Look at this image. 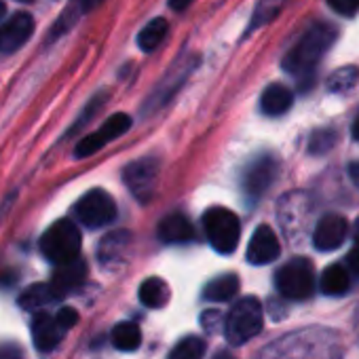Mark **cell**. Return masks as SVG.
Returning a JSON list of instances; mask_svg holds the SVG:
<instances>
[{"label": "cell", "mask_w": 359, "mask_h": 359, "mask_svg": "<svg viewBox=\"0 0 359 359\" xmlns=\"http://www.w3.org/2000/svg\"><path fill=\"white\" fill-rule=\"evenodd\" d=\"M336 28L332 24H315L311 26L300 41L290 49V53L283 57V68L290 74L304 76L315 70L319 60L327 53V49L336 41Z\"/></svg>", "instance_id": "obj_1"}, {"label": "cell", "mask_w": 359, "mask_h": 359, "mask_svg": "<svg viewBox=\"0 0 359 359\" xmlns=\"http://www.w3.org/2000/svg\"><path fill=\"white\" fill-rule=\"evenodd\" d=\"M81 243L83 239L79 226L70 220H57L41 237V252L49 262L62 266L79 260Z\"/></svg>", "instance_id": "obj_2"}, {"label": "cell", "mask_w": 359, "mask_h": 359, "mask_svg": "<svg viewBox=\"0 0 359 359\" xmlns=\"http://www.w3.org/2000/svg\"><path fill=\"white\" fill-rule=\"evenodd\" d=\"M262 321H264V313H262L260 300L254 296L241 298L226 315V321H224L226 340L235 346L245 344L248 340L260 334Z\"/></svg>", "instance_id": "obj_3"}, {"label": "cell", "mask_w": 359, "mask_h": 359, "mask_svg": "<svg viewBox=\"0 0 359 359\" xmlns=\"http://www.w3.org/2000/svg\"><path fill=\"white\" fill-rule=\"evenodd\" d=\"M203 226L212 248L220 254H233L239 245L241 224L239 218L226 208H210L203 214Z\"/></svg>", "instance_id": "obj_4"}, {"label": "cell", "mask_w": 359, "mask_h": 359, "mask_svg": "<svg viewBox=\"0 0 359 359\" xmlns=\"http://www.w3.org/2000/svg\"><path fill=\"white\" fill-rule=\"evenodd\" d=\"M275 285L283 298L290 300H304L313 294L315 275L313 264L304 258H294L283 264L275 275Z\"/></svg>", "instance_id": "obj_5"}, {"label": "cell", "mask_w": 359, "mask_h": 359, "mask_svg": "<svg viewBox=\"0 0 359 359\" xmlns=\"http://www.w3.org/2000/svg\"><path fill=\"white\" fill-rule=\"evenodd\" d=\"M74 214H76L79 222H83L87 229H100V226L114 222L116 203L106 191L93 189L76 201Z\"/></svg>", "instance_id": "obj_6"}, {"label": "cell", "mask_w": 359, "mask_h": 359, "mask_svg": "<svg viewBox=\"0 0 359 359\" xmlns=\"http://www.w3.org/2000/svg\"><path fill=\"white\" fill-rule=\"evenodd\" d=\"M156 175H158V161L152 156L133 161L123 171V180H125L127 189L142 203L150 201V197L154 193V184H156Z\"/></svg>", "instance_id": "obj_7"}, {"label": "cell", "mask_w": 359, "mask_h": 359, "mask_svg": "<svg viewBox=\"0 0 359 359\" xmlns=\"http://www.w3.org/2000/svg\"><path fill=\"white\" fill-rule=\"evenodd\" d=\"M129 127H131V116H129V114H123V112H116V114H112L95 133H89L87 137H83V140L79 142V146L74 148V154H76L79 158L91 156V154H95L97 150H102L108 142H112V140H116L118 135H123Z\"/></svg>", "instance_id": "obj_8"}, {"label": "cell", "mask_w": 359, "mask_h": 359, "mask_svg": "<svg viewBox=\"0 0 359 359\" xmlns=\"http://www.w3.org/2000/svg\"><path fill=\"white\" fill-rule=\"evenodd\" d=\"M275 177H277V161L273 156L256 158L243 173V191H245V195L250 199L262 197Z\"/></svg>", "instance_id": "obj_9"}, {"label": "cell", "mask_w": 359, "mask_h": 359, "mask_svg": "<svg viewBox=\"0 0 359 359\" xmlns=\"http://www.w3.org/2000/svg\"><path fill=\"white\" fill-rule=\"evenodd\" d=\"M346 233H348V224L342 216L338 214H327L323 216L317 226H315V233H313V245L319 250V252H332V250H338L344 239H346Z\"/></svg>", "instance_id": "obj_10"}, {"label": "cell", "mask_w": 359, "mask_h": 359, "mask_svg": "<svg viewBox=\"0 0 359 359\" xmlns=\"http://www.w3.org/2000/svg\"><path fill=\"white\" fill-rule=\"evenodd\" d=\"M34 32V18L30 13H15L0 26V53L18 51Z\"/></svg>", "instance_id": "obj_11"}, {"label": "cell", "mask_w": 359, "mask_h": 359, "mask_svg": "<svg viewBox=\"0 0 359 359\" xmlns=\"http://www.w3.org/2000/svg\"><path fill=\"white\" fill-rule=\"evenodd\" d=\"M279 254H281V245H279V239L273 233V229L266 226V224L258 226L256 233L250 239V245H248V260L252 264L262 266V264H269V262L277 260Z\"/></svg>", "instance_id": "obj_12"}, {"label": "cell", "mask_w": 359, "mask_h": 359, "mask_svg": "<svg viewBox=\"0 0 359 359\" xmlns=\"http://www.w3.org/2000/svg\"><path fill=\"white\" fill-rule=\"evenodd\" d=\"M64 334L66 332L57 325L55 317H51L49 313L41 311L32 317V340L41 353H51L60 344Z\"/></svg>", "instance_id": "obj_13"}, {"label": "cell", "mask_w": 359, "mask_h": 359, "mask_svg": "<svg viewBox=\"0 0 359 359\" xmlns=\"http://www.w3.org/2000/svg\"><path fill=\"white\" fill-rule=\"evenodd\" d=\"M85 277H87V264H85V260L79 258L74 262L57 266V271L53 273L49 285H51V290L55 292V296L60 300V298L68 296L72 290H76L85 281Z\"/></svg>", "instance_id": "obj_14"}, {"label": "cell", "mask_w": 359, "mask_h": 359, "mask_svg": "<svg viewBox=\"0 0 359 359\" xmlns=\"http://www.w3.org/2000/svg\"><path fill=\"white\" fill-rule=\"evenodd\" d=\"M158 239L163 243H189L195 237L193 224L182 214H171L165 216L158 224Z\"/></svg>", "instance_id": "obj_15"}, {"label": "cell", "mask_w": 359, "mask_h": 359, "mask_svg": "<svg viewBox=\"0 0 359 359\" xmlns=\"http://www.w3.org/2000/svg\"><path fill=\"white\" fill-rule=\"evenodd\" d=\"M292 102H294L292 91L285 85L275 83V85H269L264 89V93L260 97V108L269 116H281L292 108Z\"/></svg>", "instance_id": "obj_16"}, {"label": "cell", "mask_w": 359, "mask_h": 359, "mask_svg": "<svg viewBox=\"0 0 359 359\" xmlns=\"http://www.w3.org/2000/svg\"><path fill=\"white\" fill-rule=\"evenodd\" d=\"M237 292H239V277L233 275V273H224V275L214 277V279L205 285L203 298L210 300V302H226V300H231Z\"/></svg>", "instance_id": "obj_17"}, {"label": "cell", "mask_w": 359, "mask_h": 359, "mask_svg": "<svg viewBox=\"0 0 359 359\" xmlns=\"http://www.w3.org/2000/svg\"><path fill=\"white\" fill-rule=\"evenodd\" d=\"M129 233H125V231H118V233H110V235H106L104 237V241H102V245H100V260L104 262V264H116L121 258H123V254L127 252V248H129Z\"/></svg>", "instance_id": "obj_18"}, {"label": "cell", "mask_w": 359, "mask_h": 359, "mask_svg": "<svg viewBox=\"0 0 359 359\" xmlns=\"http://www.w3.org/2000/svg\"><path fill=\"white\" fill-rule=\"evenodd\" d=\"M140 300L148 309H161L169 300V285L158 277H150L140 285Z\"/></svg>", "instance_id": "obj_19"}, {"label": "cell", "mask_w": 359, "mask_h": 359, "mask_svg": "<svg viewBox=\"0 0 359 359\" xmlns=\"http://www.w3.org/2000/svg\"><path fill=\"white\" fill-rule=\"evenodd\" d=\"M55 300H57V296H55V292L51 290L49 283H34L28 290H24L20 294V298H18L20 306L26 309V311H36L41 306H47V304L55 302Z\"/></svg>", "instance_id": "obj_20"}, {"label": "cell", "mask_w": 359, "mask_h": 359, "mask_svg": "<svg viewBox=\"0 0 359 359\" xmlns=\"http://www.w3.org/2000/svg\"><path fill=\"white\" fill-rule=\"evenodd\" d=\"M348 285H351V277H348V271L340 264H332L323 271V277H321V290L323 294L327 296H342L348 292Z\"/></svg>", "instance_id": "obj_21"}, {"label": "cell", "mask_w": 359, "mask_h": 359, "mask_svg": "<svg viewBox=\"0 0 359 359\" xmlns=\"http://www.w3.org/2000/svg\"><path fill=\"white\" fill-rule=\"evenodd\" d=\"M167 30H169V24H167V20H163V18H156V20H152L150 24H146V28H144V30L140 32V36H137L140 49L146 51V53L154 51V49L165 41Z\"/></svg>", "instance_id": "obj_22"}, {"label": "cell", "mask_w": 359, "mask_h": 359, "mask_svg": "<svg viewBox=\"0 0 359 359\" xmlns=\"http://www.w3.org/2000/svg\"><path fill=\"white\" fill-rule=\"evenodd\" d=\"M142 342V332L135 323H118L112 330V344L118 351H135Z\"/></svg>", "instance_id": "obj_23"}, {"label": "cell", "mask_w": 359, "mask_h": 359, "mask_svg": "<svg viewBox=\"0 0 359 359\" xmlns=\"http://www.w3.org/2000/svg\"><path fill=\"white\" fill-rule=\"evenodd\" d=\"M203 353L205 342L197 336H187L171 348L169 359H203Z\"/></svg>", "instance_id": "obj_24"}, {"label": "cell", "mask_w": 359, "mask_h": 359, "mask_svg": "<svg viewBox=\"0 0 359 359\" xmlns=\"http://www.w3.org/2000/svg\"><path fill=\"white\" fill-rule=\"evenodd\" d=\"M357 79H359V68L357 66H344V68H340V70L330 74L327 89L332 93H346V91L353 89Z\"/></svg>", "instance_id": "obj_25"}, {"label": "cell", "mask_w": 359, "mask_h": 359, "mask_svg": "<svg viewBox=\"0 0 359 359\" xmlns=\"http://www.w3.org/2000/svg\"><path fill=\"white\" fill-rule=\"evenodd\" d=\"M336 144V131L334 129H317L309 140V152L311 154H325Z\"/></svg>", "instance_id": "obj_26"}, {"label": "cell", "mask_w": 359, "mask_h": 359, "mask_svg": "<svg viewBox=\"0 0 359 359\" xmlns=\"http://www.w3.org/2000/svg\"><path fill=\"white\" fill-rule=\"evenodd\" d=\"M55 321H57V325H60L64 332H68V330L74 327V323L79 321V313H76L74 309H70V306H62V309L57 311V315H55Z\"/></svg>", "instance_id": "obj_27"}, {"label": "cell", "mask_w": 359, "mask_h": 359, "mask_svg": "<svg viewBox=\"0 0 359 359\" xmlns=\"http://www.w3.org/2000/svg\"><path fill=\"white\" fill-rule=\"evenodd\" d=\"M327 5L336 13L346 15V18H351V15H355L359 11V0H327Z\"/></svg>", "instance_id": "obj_28"}, {"label": "cell", "mask_w": 359, "mask_h": 359, "mask_svg": "<svg viewBox=\"0 0 359 359\" xmlns=\"http://www.w3.org/2000/svg\"><path fill=\"white\" fill-rule=\"evenodd\" d=\"M0 359H22V348L18 344H3L0 346Z\"/></svg>", "instance_id": "obj_29"}, {"label": "cell", "mask_w": 359, "mask_h": 359, "mask_svg": "<svg viewBox=\"0 0 359 359\" xmlns=\"http://www.w3.org/2000/svg\"><path fill=\"white\" fill-rule=\"evenodd\" d=\"M104 0H74L72 5V11H81V13H87L91 9H95L97 5H102Z\"/></svg>", "instance_id": "obj_30"}, {"label": "cell", "mask_w": 359, "mask_h": 359, "mask_svg": "<svg viewBox=\"0 0 359 359\" xmlns=\"http://www.w3.org/2000/svg\"><path fill=\"white\" fill-rule=\"evenodd\" d=\"M346 266H348L353 273H359V241H355V248L348 252V256H346Z\"/></svg>", "instance_id": "obj_31"}, {"label": "cell", "mask_w": 359, "mask_h": 359, "mask_svg": "<svg viewBox=\"0 0 359 359\" xmlns=\"http://www.w3.org/2000/svg\"><path fill=\"white\" fill-rule=\"evenodd\" d=\"M195 0H169V7L173 9V11H184L189 5H193Z\"/></svg>", "instance_id": "obj_32"}, {"label": "cell", "mask_w": 359, "mask_h": 359, "mask_svg": "<svg viewBox=\"0 0 359 359\" xmlns=\"http://www.w3.org/2000/svg\"><path fill=\"white\" fill-rule=\"evenodd\" d=\"M348 173H351V177H353V182H357V184H359V163H351Z\"/></svg>", "instance_id": "obj_33"}, {"label": "cell", "mask_w": 359, "mask_h": 359, "mask_svg": "<svg viewBox=\"0 0 359 359\" xmlns=\"http://www.w3.org/2000/svg\"><path fill=\"white\" fill-rule=\"evenodd\" d=\"M353 137L359 140V114H357V118H355V123H353Z\"/></svg>", "instance_id": "obj_34"}, {"label": "cell", "mask_w": 359, "mask_h": 359, "mask_svg": "<svg viewBox=\"0 0 359 359\" xmlns=\"http://www.w3.org/2000/svg\"><path fill=\"white\" fill-rule=\"evenodd\" d=\"M214 359H235V357H233L231 353H226V351H222V353H218V355H216Z\"/></svg>", "instance_id": "obj_35"}, {"label": "cell", "mask_w": 359, "mask_h": 359, "mask_svg": "<svg viewBox=\"0 0 359 359\" xmlns=\"http://www.w3.org/2000/svg\"><path fill=\"white\" fill-rule=\"evenodd\" d=\"M355 241H359V220H357V226H355Z\"/></svg>", "instance_id": "obj_36"}, {"label": "cell", "mask_w": 359, "mask_h": 359, "mask_svg": "<svg viewBox=\"0 0 359 359\" xmlns=\"http://www.w3.org/2000/svg\"><path fill=\"white\" fill-rule=\"evenodd\" d=\"M3 15H5V5L0 3V18H3Z\"/></svg>", "instance_id": "obj_37"}, {"label": "cell", "mask_w": 359, "mask_h": 359, "mask_svg": "<svg viewBox=\"0 0 359 359\" xmlns=\"http://www.w3.org/2000/svg\"><path fill=\"white\" fill-rule=\"evenodd\" d=\"M18 3H32V0H18Z\"/></svg>", "instance_id": "obj_38"}]
</instances>
